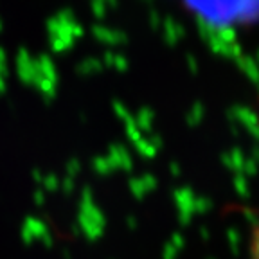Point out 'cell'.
<instances>
[{
  "instance_id": "33",
  "label": "cell",
  "mask_w": 259,
  "mask_h": 259,
  "mask_svg": "<svg viewBox=\"0 0 259 259\" xmlns=\"http://www.w3.org/2000/svg\"><path fill=\"white\" fill-rule=\"evenodd\" d=\"M159 24H160L159 13L153 11V13H151V27H153V29H159Z\"/></svg>"
},
{
  "instance_id": "21",
  "label": "cell",
  "mask_w": 259,
  "mask_h": 259,
  "mask_svg": "<svg viewBox=\"0 0 259 259\" xmlns=\"http://www.w3.org/2000/svg\"><path fill=\"white\" fill-rule=\"evenodd\" d=\"M227 240H229V247L234 254L240 252V243H241V238H240V232L236 229H229L227 230Z\"/></svg>"
},
{
  "instance_id": "9",
  "label": "cell",
  "mask_w": 259,
  "mask_h": 259,
  "mask_svg": "<svg viewBox=\"0 0 259 259\" xmlns=\"http://www.w3.org/2000/svg\"><path fill=\"white\" fill-rule=\"evenodd\" d=\"M36 67H38V72H40L41 77H45L49 81L56 83L58 81V72H56V67H54L53 59L49 58V56H40V58L36 59Z\"/></svg>"
},
{
  "instance_id": "14",
  "label": "cell",
  "mask_w": 259,
  "mask_h": 259,
  "mask_svg": "<svg viewBox=\"0 0 259 259\" xmlns=\"http://www.w3.org/2000/svg\"><path fill=\"white\" fill-rule=\"evenodd\" d=\"M101 69H103V63H101L99 59L87 58L85 61L79 63L77 72H79V74H95V72H101Z\"/></svg>"
},
{
  "instance_id": "38",
  "label": "cell",
  "mask_w": 259,
  "mask_h": 259,
  "mask_svg": "<svg viewBox=\"0 0 259 259\" xmlns=\"http://www.w3.org/2000/svg\"><path fill=\"white\" fill-rule=\"evenodd\" d=\"M33 178H35L36 182H40V184H41V180H43V177H41V173L38 169H35V173H33Z\"/></svg>"
},
{
  "instance_id": "34",
  "label": "cell",
  "mask_w": 259,
  "mask_h": 259,
  "mask_svg": "<svg viewBox=\"0 0 259 259\" xmlns=\"http://www.w3.org/2000/svg\"><path fill=\"white\" fill-rule=\"evenodd\" d=\"M187 65H189V69H191V72H193V74H196L198 67H196V61H194V58L191 56V54L187 56Z\"/></svg>"
},
{
  "instance_id": "30",
  "label": "cell",
  "mask_w": 259,
  "mask_h": 259,
  "mask_svg": "<svg viewBox=\"0 0 259 259\" xmlns=\"http://www.w3.org/2000/svg\"><path fill=\"white\" fill-rule=\"evenodd\" d=\"M59 185L63 187L65 193H72V191H74V180H72L71 177H67L63 182H59Z\"/></svg>"
},
{
  "instance_id": "1",
  "label": "cell",
  "mask_w": 259,
  "mask_h": 259,
  "mask_svg": "<svg viewBox=\"0 0 259 259\" xmlns=\"http://www.w3.org/2000/svg\"><path fill=\"white\" fill-rule=\"evenodd\" d=\"M77 227L83 230V234L87 236L89 240H97L103 236L105 230V216L103 212L95 207L94 196L90 187L83 189L81 194V207H79V218H77Z\"/></svg>"
},
{
  "instance_id": "3",
  "label": "cell",
  "mask_w": 259,
  "mask_h": 259,
  "mask_svg": "<svg viewBox=\"0 0 259 259\" xmlns=\"http://www.w3.org/2000/svg\"><path fill=\"white\" fill-rule=\"evenodd\" d=\"M17 71H18V77L25 83V85H36V81L40 79V72H38V67H36V61L31 59L29 53L25 49H20L17 58Z\"/></svg>"
},
{
  "instance_id": "32",
  "label": "cell",
  "mask_w": 259,
  "mask_h": 259,
  "mask_svg": "<svg viewBox=\"0 0 259 259\" xmlns=\"http://www.w3.org/2000/svg\"><path fill=\"white\" fill-rule=\"evenodd\" d=\"M43 202H45V193H43V189H38L35 193V204L36 205H43Z\"/></svg>"
},
{
  "instance_id": "23",
  "label": "cell",
  "mask_w": 259,
  "mask_h": 259,
  "mask_svg": "<svg viewBox=\"0 0 259 259\" xmlns=\"http://www.w3.org/2000/svg\"><path fill=\"white\" fill-rule=\"evenodd\" d=\"M212 207L209 198H194V212H207Z\"/></svg>"
},
{
  "instance_id": "7",
  "label": "cell",
  "mask_w": 259,
  "mask_h": 259,
  "mask_svg": "<svg viewBox=\"0 0 259 259\" xmlns=\"http://www.w3.org/2000/svg\"><path fill=\"white\" fill-rule=\"evenodd\" d=\"M230 117L232 119H238L240 123L245 126V128L256 135V128H258V123H256V115H254L252 110H248V108H243V106H236L232 108V112H230Z\"/></svg>"
},
{
  "instance_id": "22",
  "label": "cell",
  "mask_w": 259,
  "mask_h": 259,
  "mask_svg": "<svg viewBox=\"0 0 259 259\" xmlns=\"http://www.w3.org/2000/svg\"><path fill=\"white\" fill-rule=\"evenodd\" d=\"M234 187L236 191H238V194H241V196H248V182L247 178H245V175H241V173H238L234 177Z\"/></svg>"
},
{
  "instance_id": "27",
  "label": "cell",
  "mask_w": 259,
  "mask_h": 259,
  "mask_svg": "<svg viewBox=\"0 0 259 259\" xmlns=\"http://www.w3.org/2000/svg\"><path fill=\"white\" fill-rule=\"evenodd\" d=\"M171 245L177 248V250H180V248H184V245H185V241H184V236L180 234V232H175V234L171 236Z\"/></svg>"
},
{
  "instance_id": "28",
  "label": "cell",
  "mask_w": 259,
  "mask_h": 259,
  "mask_svg": "<svg viewBox=\"0 0 259 259\" xmlns=\"http://www.w3.org/2000/svg\"><path fill=\"white\" fill-rule=\"evenodd\" d=\"M177 248L173 247V245H171V243H167V245H166L164 247V252H162V258L164 259H177Z\"/></svg>"
},
{
  "instance_id": "35",
  "label": "cell",
  "mask_w": 259,
  "mask_h": 259,
  "mask_svg": "<svg viewBox=\"0 0 259 259\" xmlns=\"http://www.w3.org/2000/svg\"><path fill=\"white\" fill-rule=\"evenodd\" d=\"M126 223H128L130 229H135V227H137V220H135V216H130V218L126 220Z\"/></svg>"
},
{
  "instance_id": "39",
  "label": "cell",
  "mask_w": 259,
  "mask_h": 259,
  "mask_svg": "<svg viewBox=\"0 0 259 259\" xmlns=\"http://www.w3.org/2000/svg\"><path fill=\"white\" fill-rule=\"evenodd\" d=\"M200 236L204 238V240H209V230H207L205 227H202V229H200Z\"/></svg>"
},
{
  "instance_id": "12",
  "label": "cell",
  "mask_w": 259,
  "mask_h": 259,
  "mask_svg": "<svg viewBox=\"0 0 259 259\" xmlns=\"http://www.w3.org/2000/svg\"><path fill=\"white\" fill-rule=\"evenodd\" d=\"M153 119H155V113L149 108H142L135 121L137 128L141 130V131H151V128H153Z\"/></svg>"
},
{
  "instance_id": "24",
  "label": "cell",
  "mask_w": 259,
  "mask_h": 259,
  "mask_svg": "<svg viewBox=\"0 0 259 259\" xmlns=\"http://www.w3.org/2000/svg\"><path fill=\"white\" fill-rule=\"evenodd\" d=\"M41 184H43V187L49 189V191H56V189L59 187V180L56 175H47V177H43Z\"/></svg>"
},
{
  "instance_id": "41",
  "label": "cell",
  "mask_w": 259,
  "mask_h": 259,
  "mask_svg": "<svg viewBox=\"0 0 259 259\" xmlns=\"http://www.w3.org/2000/svg\"><path fill=\"white\" fill-rule=\"evenodd\" d=\"M0 31H2V22H0Z\"/></svg>"
},
{
  "instance_id": "5",
  "label": "cell",
  "mask_w": 259,
  "mask_h": 259,
  "mask_svg": "<svg viewBox=\"0 0 259 259\" xmlns=\"http://www.w3.org/2000/svg\"><path fill=\"white\" fill-rule=\"evenodd\" d=\"M157 187V178L153 175H144L141 178H133L130 180V191L135 196L137 200H142L149 191H153Z\"/></svg>"
},
{
  "instance_id": "26",
  "label": "cell",
  "mask_w": 259,
  "mask_h": 259,
  "mask_svg": "<svg viewBox=\"0 0 259 259\" xmlns=\"http://www.w3.org/2000/svg\"><path fill=\"white\" fill-rule=\"evenodd\" d=\"M92 11H94V15H95L97 18H103V17H105V11H106L105 2L94 0V2H92Z\"/></svg>"
},
{
  "instance_id": "20",
  "label": "cell",
  "mask_w": 259,
  "mask_h": 259,
  "mask_svg": "<svg viewBox=\"0 0 259 259\" xmlns=\"http://www.w3.org/2000/svg\"><path fill=\"white\" fill-rule=\"evenodd\" d=\"M94 169L95 173H99V175H108V173H112V166H110V162H108V159L106 157H97V159L94 160Z\"/></svg>"
},
{
  "instance_id": "19",
  "label": "cell",
  "mask_w": 259,
  "mask_h": 259,
  "mask_svg": "<svg viewBox=\"0 0 259 259\" xmlns=\"http://www.w3.org/2000/svg\"><path fill=\"white\" fill-rule=\"evenodd\" d=\"M126 133H128L130 141H131V142H137V141H141V139H142V131L137 128L135 121H133L131 117L126 119Z\"/></svg>"
},
{
  "instance_id": "15",
  "label": "cell",
  "mask_w": 259,
  "mask_h": 259,
  "mask_svg": "<svg viewBox=\"0 0 259 259\" xmlns=\"http://www.w3.org/2000/svg\"><path fill=\"white\" fill-rule=\"evenodd\" d=\"M135 148H137V151H139L141 155H144L146 159H153L155 155H157V151H159L149 139H141V141H137Z\"/></svg>"
},
{
  "instance_id": "36",
  "label": "cell",
  "mask_w": 259,
  "mask_h": 259,
  "mask_svg": "<svg viewBox=\"0 0 259 259\" xmlns=\"http://www.w3.org/2000/svg\"><path fill=\"white\" fill-rule=\"evenodd\" d=\"M243 214L247 216V220L250 222V223H254V220H256V218H254V212L250 211V209H245V211H243Z\"/></svg>"
},
{
  "instance_id": "10",
  "label": "cell",
  "mask_w": 259,
  "mask_h": 259,
  "mask_svg": "<svg viewBox=\"0 0 259 259\" xmlns=\"http://www.w3.org/2000/svg\"><path fill=\"white\" fill-rule=\"evenodd\" d=\"M184 36V27L173 18H166L164 20V38L169 45H175L180 38Z\"/></svg>"
},
{
  "instance_id": "40",
  "label": "cell",
  "mask_w": 259,
  "mask_h": 259,
  "mask_svg": "<svg viewBox=\"0 0 259 259\" xmlns=\"http://www.w3.org/2000/svg\"><path fill=\"white\" fill-rule=\"evenodd\" d=\"M4 89H6V81H4V77L0 76V94L4 92Z\"/></svg>"
},
{
  "instance_id": "16",
  "label": "cell",
  "mask_w": 259,
  "mask_h": 259,
  "mask_svg": "<svg viewBox=\"0 0 259 259\" xmlns=\"http://www.w3.org/2000/svg\"><path fill=\"white\" fill-rule=\"evenodd\" d=\"M238 61H240L241 71L248 76V79H250L252 83L256 81V79H258V74H256V65H254V59L250 58V56H240Z\"/></svg>"
},
{
  "instance_id": "4",
  "label": "cell",
  "mask_w": 259,
  "mask_h": 259,
  "mask_svg": "<svg viewBox=\"0 0 259 259\" xmlns=\"http://www.w3.org/2000/svg\"><path fill=\"white\" fill-rule=\"evenodd\" d=\"M173 198H175L178 214H180V223L187 225L194 214V198L196 196H194L193 191L189 187H182L173 193Z\"/></svg>"
},
{
  "instance_id": "8",
  "label": "cell",
  "mask_w": 259,
  "mask_h": 259,
  "mask_svg": "<svg viewBox=\"0 0 259 259\" xmlns=\"http://www.w3.org/2000/svg\"><path fill=\"white\" fill-rule=\"evenodd\" d=\"M94 36L97 40L108 43V45H121V43L126 41V35H124V33L113 31V29H106V27H99V25H95L94 27Z\"/></svg>"
},
{
  "instance_id": "11",
  "label": "cell",
  "mask_w": 259,
  "mask_h": 259,
  "mask_svg": "<svg viewBox=\"0 0 259 259\" xmlns=\"http://www.w3.org/2000/svg\"><path fill=\"white\" fill-rule=\"evenodd\" d=\"M223 164L229 167V169L236 171V173H241L243 171V164H245V157L240 149H232L230 153L223 155Z\"/></svg>"
},
{
  "instance_id": "6",
  "label": "cell",
  "mask_w": 259,
  "mask_h": 259,
  "mask_svg": "<svg viewBox=\"0 0 259 259\" xmlns=\"http://www.w3.org/2000/svg\"><path fill=\"white\" fill-rule=\"evenodd\" d=\"M108 162L112 166V169H124V171H130L131 169V159H130V153L124 149L123 146H115L110 148V153H108Z\"/></svg>"
},
{
  "instance_id": "31",
  "label": "cell",
  "mask_w": 259,
  "mask_h": 259,
  "mask_svg": "<svg viewBox=\"0 0 259 259\" xmlns=\"http://www.w3.org/2000/svg\"><path fill=\"white\" fill-rule=\"evenodd\" d=\"M6 53H4V51H2V49H0V76L4 77L6 76Z\"/></svg>"
},
{
  "instance_id": "25",
  "label": "cell",
  "mask_w": 259,
  "mask_h": 259,
  "mask_svg": "<svg viewBox=\"0 0 259 259\" xmlns=\"http://www.w3.org/2000/svg\"><path fill=\"white\" fill-rule=\"evenodd\" d=\"M77 173H79V160L77 159H72L69 164H67V177H76Z\"/></svg>"
},
{
  "instance_id": "29",
  "label": "cell",
  "mask_w": 259,
  "mask_h": 259,
  "mask_svg": "<svg viewBox=\"0 0 259 259\" xmlns=\"http://www.w3.org/2000/svg\"><path fill=\"white\" fill-rule=\"evenodd\" d=\"M113 110H115V113H117L121 119H124V121H126V119H130V113L126 112V108H124V106L121 105L119 101H115V103H113Z\"/></svg>"
},
{
  "instance_id": "37",
  "label": "cell",
  "mask_w": 259,
  "mask_h": 259,
  "mask_svg": "<svg viewBox=\"0 0 259 259\" xmlns=\"http://www.w3.org/2000/svg\"><path fill=\"white\" fill-rule=\"evenodd\" d=\"M169 169H171V175H175V177L180 175V167H178V164H171Z\"/></svg>"
},
{
  "instance_id": "13",
  "label": "cell",
  "mask_w": 259,
  "mask_h": 259,
  "mask_svg": "<svg viewBox=\"0 0 259 259\" xmlns=\"http://www.w3.org/2000/svg\"><path fill=\"white\" fill-rule=\"evenodd\" d=\"M35 87H38V90L41 92V95H43L47 101L54 99V95H56V83L49 81V79H45V77H40V79L36 81Z\"/></svg>"
},
{
  "instance_id": "18",
  "label": "cell",
  "mask_w": 259,
  "mask_h": 259,
  "mask_svg": "<svg viewBox=\"0 0 259 259\" xmlns=\"http://www.w3.org/2000/svg\"><path fill=\"white\" fill-rule=\"evenodd\" d=\"M202 119H204V106H202V103H194L187 113V124L189 126H198Z\"/></svg>"
},
{
  "instance_id": "17",
  "label": "cell",
  "mask_w": 259,
  "mask_h": 259,
  "mask_svg": "<svg viewBox=\"0 0 259 259\" xmlns=\"http://www.w3.org/2000/svg\"><path fill=\"white\" fill-rule=\"evenodd\" d=\"M105 63L110 65V67H113V69H117L119 72H124L126 69H128V61H126V58L119 56V54L106 53L105 54Z\"/></svg>"
},
{
  "instance_id": "2",
  "label": "cell",
  "mask_w": 259,
  "mask_h": 259,
  "mask_svg": "<svg viewBox=\"0 0 259 259\" xmlns=\"http://www.w3.org/2000/svg\"><path fill=\"white\" fill-rule=\"evenodd\" d=\"M22 240H24L25 245H31L35 240H41L45 247H53V238L49 234L47 225L43 223L41 220L38 218H29L24 222V227H22Z\"/></svg>"
}]
</instances>
